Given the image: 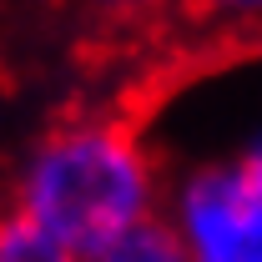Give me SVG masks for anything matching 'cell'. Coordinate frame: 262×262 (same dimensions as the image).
Returning <instances> with one entry per match:
<instances>
[{
	"label": "cell",
	"mask_w": 262,
	"mask_h": 262,
	"mask_svg": "<svg viewBox=\"0 0 262 262\" xmlns=\"http://www.w3.org/2000/svg\"><path fill=\"white\" fill-rule=\"evenodd\" d=\"M207 15L217 20H237V26H257L262 31V0H196Z\"/></svg>",
	"instance_id": "5"
},
{
	"label": "cell",
	"mask_w": 262,
	"mask_h": 262,
	"mask_svg": "<svg viewBox=\"0 0 262 262\" xmlns=\"http://www.w3.org/2000/svg\"><path fill=\"white\" fill-rule=\"evenodd\" d=\"M96 5H111V10H146V5H162V0H96Z\"/></svg>",
	"instance_id": "7"
},
{
	"label": "cell",
	"mask_w": 262,
	"mask_h": 262,
	"mask_svg": "<svg viewBox=\"0 0 262 262\" xmlns=\"http://www.w3.org/2000/svg\"><path fill=\"white\" fill-rule=\"evenodd\" d=\"M91 262H187V257H182V247H177V237H171V227H166L162 217H157V222L136 227L131 237H121L116 247H106V252H96Z\"/></svg>",
	"instance_id": "3"
},
{
	"label": "cell",
	"mask_w": 262,
	"mask_h": 262,
	"mask_svg": "<svg viewBox=\"0 0 262 262\" xmlns=\"http://www.w3.org/2000/svg\"><path fill=\"white\" fill-rule=\"evenodd\" d=\"M187 262H262V196L232 162L187 171L162 202Z\"/></svg>",
	"instance_id": "2"
},
{
	"label": "cell",
	"mask_w": 262,
	"mask_h": 262,
	"mask_svg": "<svg viewBox=\"0 0 262 262\" xmlns=\"http://www.w3.org/2000/svg\"><path fill=\"white\" fill-rule=\"evenodd\" d=\"M162 202L157 157L126 116H71L31 146L5 212L76 262H91L136 227L157 222Z\"/></svg>",
	"instance_id": "1"
},
{
	"label": "cell",
	"mask_w": 262,
	"mask_h": 262,
	"mask_svg": "<svg viewBox=\"0 0 262 262\" xmlns=\"http://www.w3.org/2000/svg\"><path fill=\"white\" fill-rule=\"evenodd\" d=\"M0 262H76V257L61 252L35 227H26L15 212H0Z\"/></svg>",
	"instance_id": "4"
},
{
	"label": "cell",
	"mask_w": 262,
	"mask_h": 262,
	"mask_svg": "<svg viewBox=\"0 0 262 262\" xmlns=\"http://www.w3.org/2000/svg\"><path fill=\"white\" fill-rule=\"evenodd\" d=\"M232 166H237V171H242V182H247V187L262 196V131L247 141V146H242V157H237Z\"/></svg>",
	"instance_id": "6"
}]
</instances>
